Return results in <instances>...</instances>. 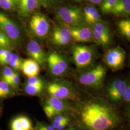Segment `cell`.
Instances as JSON below:
<instances>
[{
    "label": "cell",
    "mask_w": 130,
    "mask_h": 130,
    "mask_svg": "<svg viewBox=\"0 0 130 130\" xmlns=\"http://www.w3.org/2000/svg\"><path fill=\"white\" fill-rule=\"evenodd\" d=\"M57 19L69 28L82 26L84 21V13L77 6H66L58 10L56 13Z\"/></svg>",
    "instance_id": "7a4b0ae2"
},
{
    "label": "cell",
    "mask_w": 130,
    "mask_h": 130,
    "mask_svg": "<svg viewBox=\"0 0 130 130\" xmlns=\"http://www.w3.org/2000/svg\"><path fill=\"white\" fill-rule=\"evenodd\" d=\"M0 7L5 10H11L15 7L13 0H0Z\"/></svg>",
    "instance_id": "83f0119b"
},
{
    "label": "cell",
    "mask_w": 130,
    "mask_h": 130,
    "mask_svg": "<svg viewBox=\"0 0 130 130\" xmlns=\"http://www.w3.org/2000/svg\"><path fill=\"white\" fill-rule=\"evenodd\" d=\"M10 93V85L3 80L0 82V98L7 97Z\"/></svg>",
    "instance_id": "484cf974"
},
{
    "label": "cell",
    "mask_w": 130,
    "mask_h": 130,
    "mask_svg": "<svg viewBox=\"0 0 130 130\" xmlns=\"http://www.w3.org/2000/svg\"><path fill=\"white\" fill-rule=\"evenodd\" d=\"M110 13L116 15L129 14L130 13V0H127L124 4L120 6H114Z\"/></svg>",
    "instance_id": "ac0fdd59"
},
{
    "label": "cell",
    "mask_w": 130,
    "mask_h": 130,
    "mask_svg": "<svg viewBox=\"0 0 130 130\" xmlns=\"http://www.w3.org/2000/svg\"><path fill=\"white\" fill-rule=\"evenodd\" d=\"M79 120L85 130H108L120 122L116 109L102 99L84 102L79 107Z\"/></svg>",
    "instance_id": "6da1fadb"
},
{
    "label": "cell",
    "mask_w": 130,
    "mask_h": 130,
    "mask_svg": "<svg viewBox=\"0 0 130 130\" xmlns=\"http://www.w3.org/2000/svg\"><path fill=\"white\" fill-rule=\"evenodd\" d=\"M118 27L122 35L128 40L130 39V20L129 19L121 20L118 23Z\"/></svg>",
    "instance_id": "ffe728a7"
},
{
    "label": "cell",
    "mask_w": 130,
    "mask_h": 130,
    "mask_svg": "<svg viewBox=\"0 0 130 130\" xmlns=\"http://www.w3.org/2000/svg\"><path fill=\"white\" fill-rule=\"evenodd\" d=\"M93 51L90 47L77 45L72 50L73 60L78 68H84L90 65L93 59Z\"/></svg>",
    "instance_id": "52a82bcc"
},
{
    "label": "cell",
    "mask_w": 130,
    "mask_h": 130,
    "mask_svg": "<svg viewBox=\"0 0 130 130\" xmlns=\"http://www.w3.org/2000/svg\"><path fill=\"white\" fill-rule=\"evenodd\" d=\"M38 0H20L19 2L18 13L21 18H26L31 14L38 7Z\"/></svg>",
    "instance_id": "9a60e30c"
},
{
    "label": "cell",
    "mask_w": 130,
    "mask_h": 130,
    "mask_svg": "<svg viewBox=\"0 0 130 130\" xmlns=\"http://www.w3.org/2000/svg\"><path fill=\"white\" fill-rule=\"evenodd\" d=\"M125 51L120 47L112 48L108 49L104 56L105 63L112 70L121 69L125 60Z\"/></svg>",
    "instance_id": "5b68a950"
},
{
    "label": "cell",
    "mask_w": 130,
    "mask_h": 130,
    "mask_svg": "<svg viewBox=\"0 0 130 130\" xmlns=\"http://www.w3.org/2000/svg\"><path fill=\"white\" fill-rule=\"evenodd\" d=\"M70 109V105L65 100L54 97L47 99L43 107L44 113L49 119L61 115Z\"/></svg>",
    "instance_id": "ba28073f"
},
{
    "label": "cell",
    "mask_w": 130,
    "mask_h": 130,
    "mask_svg": "<svg viewBox=\"0 0 130 130\" xmlns=\"http://www.w3.org/2000/svg\"><path fill=\"white\" fill-rule=\"evenodd\" d=\"M11 130H32V124L30 120L25 116L14 118L10 123Z\"/></svg>",
    "instance_id": "2e32d148"
},
{
    "label": "cell",
    "mask_w": 130,
    "mask_h": 130,
    "mask_svg": "<svg viewBox=\"0 0 130 130\" xmlns=\"http://www.w3.org/2000/svg\"><path fill=\"white\" fill-rule=\"evenodd\" d=\"M72 39L68 27L57 26L54 28L52 34V43L57 46H64L69 43Z\"/></svg>",
    "instance_id": "7c38bea8"
},
{
    "label": "cell",
    "mask_w": 130,
    "mask_h": 130,
    "mask_svg": "<svg viewBox=\"0 0 130 130\" xmlns=\"http://www.w3.org/2000/svg\"><path fill=\"white\" fill-rule=\"evenodd\" d=\"M38 130H44L41 126L40 125V124L38 125Z\"/></svg>",
    "instance_id": "f35d334b"
},
{
    "label": "cell",
    "mask_w": 130,
    "mask_h": 130,
    "mask_svg": "<svg viewBox=\"0 0 130 130\" xmlns=\"http://www.w3.org/2000/svg\"><path fill=\"white\" fill-rule=\"evenodd\" d=\"M47 91L52 97L66 100L75 98L74 89L70 84L63 81L54 82L49 84Z\"/></svg>",
    "instance_id": "277c9868"
},
{
    "label": "cell",
    "mask_w": 130,
    "mask_h": 130,
    "mask_svg": "<svg viewBox=\"0 0 130 130\" xmlns=\"http://www.w3.org/2000/svg\"><path fill=\"white\" fill-rule=\"evenodd\" d=\"M100 19V15L99 14L98 10H96L86 22L90 25H93L95 23L99 21Z\"/></svg>",
    "instance_id": "f546056e"
},
{
    "label": "cell",
    "mask_w": 130,
    "mask_h": 130,
    "mask_svg": "<svg viewBox=\"0 0 130 130\" xmlns=\"http://www.w3.org/2000/svg\"><path fill=\"white\" fill-rule=\"evenodd\" d=\"M27 84L29 85H43V83L41 79L35 77H29L27 80Z\"/></svg>",
    "instance_id": "4dcf8cb0"
},
{
    "label": "cell",
    "mask_w": 130,
    "mask_h": 130,
    "mask_svg": "<svg viewBox=\"0 0 130 130\" xmlns=\"http://www.w3.org/2000/svg\"><path fill=\"white\" fill-rule=\"evenodd\" d=\"M127 85L125 81L121 79H116L108 84L107 93L111 101L115 103L121 101Z\"/></svg>",
    "instance_id": "8fae6325"
},
{
    "label": "cell",
    "mask_w": 130,
    "mask_h": 130,
    "mask_svg": "<svg viewBox=\"0 0 130 130\" xmlns=\"http://www.w3.org/2000/svg\"><path fill=\"white\" fill-rule=\"evenodd\" d=\"M6 50L7 49L5 48H0V57H1L2 56L4 55Z\"/></svg>",
    "instance_id": "74e56055"
},
{
    "label": "cell",
    "mask_w": 130,
    "mask_h": 130,
    "mask_svg": "<svg viewBox=\"0 0 130 130\" xmlns=\"http://www.w3.org/2000/svg\"><path fill=\"white\" fill-rule=\"evenodd\" d=\"M43 85H29L27 84L25 86V91L28 94L36 95L42 93Z\"/></svg>",
    "instance_id": "7402d4cb"
},
{
    "label": "cell",
    "mask_w": 130,
    "mask_h": 130,
    "mask_svg": "<svg viewBox=\"0 0 130 130\" xmlns=\"http://www.w3.org/2000/svg\"><path fill=\"white\" fill-rule=\"evenodd\" d=\"M40 125L41 126L44 130H54V129L53 128V127L51 126L47 125L46 124H40Z\"/></svg>",
    "instance_id": "e575fe53"
},
{
    "label": "cell",
    "mask_w": 130,
    "mask_h": 130,
    "mask_svg": "<svg viewBox=\"0 0 130 130\" xmlns=\"http://www.w3.org/2000/svg\"><path fill=\"white\" fill-rule=\"evenodd\" d=\"M12 54L11 52L7 49L4 55L0 57V64L3 66L8 64Z\"/></svg>",
    "instance_id": "f1b7e54d"
},
{
    "label": "cell",
    "mask_w": 130,
    "mask_h": 130,
    "mask_svg": "<svg viewBox=\"0 0 130 130\" xmlns=\"http://www.w3.org/2000/svg\"><path fill=\"white\" fill-rule=\"evenodd\" d=\"M20 0H13V1L14 2V3H15V4H17V3H19V2H20Z\"/></svg>",
    "instance_id": "ab89813d"
},
{
    "label": "cell",
    "mask_w": 130,
    "mask_h": 130,
    "mask_svg": "<svg viewBox=\"0 0 130 130\" xmlns=\"http://www.w3.org/2000/svg\"><path fill=\"white\" fill-rule=\"evenodd\" d=\"M93 30H94L100 33L107 37L111 38V35L109 28L107 24L105 23V22L99 21L93 24Z\"/></svg>",
    "instance_id": "d6986e66"
},
{
    "label": "cell",
    "mask_w": 130,
    "mask_h": 130,
    "mask_svg": "<svg viewBox=\"0 0 130 130\" xmlns=\"http://www.w3.org/2000/svg\"><path fill=\"white\" fill-rule=\"evenodd\" d=\"M21 70L24 74L28 77L37 76L40 72L39 65L32 59H25L23 61Z\"/></svg>",
    "instance_id": "e0dca14e"
},
{
    "label": "cell",
    "mask_w": 130,
    "mask_h": 130,
    "mask_svg": "<svg viewBox=\"0 0 130 130\" xmlns=\"http://www.w3.org/2000/svg\"><path fill=\"white\" fill-rule=\"evenodd\" d=\"M14 72L12 69H11L9 67H5V68L3 69L2 74V80L6 82L7 84H9L10 80L12 79Z\"/></svg>",
    "instance_id": "d4e9b609"
},
{
    "label": "cell",
    "mask_w": 130,
    "mask_h": 130,
    "mask_svg": "<svg viewBox=\"0 0 130 130\" xmlns=\"http://www.w3.org/2000/svg\"><path fill=\"white\" fill-rule=\"evenodd\" d=\"M23 61V60H22L18 54L12 53L10 57L8 64L13 68V69L18 70H21Z\"/></svg>",
    "instance_id": "44dd1931"
},
{
    "label": "cell",
    "mask_w": 130,
    "mask_h": 130,
    "mask_svg": "<svg viewBox=\"0 0 130 130\" xmlns=\"http://www.w3.org/2000/svg\"><path fill=\"white\" fill-rule=\"evenodd\" d=\"M27 52L28 55L39 65L45 64L46 61L45 54L36 41L31 40L29 42L27 46Z\"/></svg>",
    "instance_id": "4fadbf2b"
},
{
    "label": "cell",
    "mask_w": 130,
    "mask_h": 130,
    "mask_svg": "<svg viewBox=\"0 0 130 130\" xmlns=\"http://www.w3.org/2000/svg\"><path fill=\"white\" fill-rule=\"evenodd\" d=\"M118 0H104L101 5V10L103 13H110L116 5Z\"/></svg>",
    "instance_id": "603a6c76"
},
{
    "label": "cell",
    "mask_w": 130,
    "mask_h": 130,
    "mask_svg": "<svg viewBox=\"0 0 130 130\" xmlns=\"http://www.w3.org/2000/svg\"><path fill=\"white\" fill-rule=\"evenodd\" d=\"M29 27L35 36L38 37H44L49 32L50 24L44 15L37 13L30 19Z\"/></svg>",
    "instance_id": "30bf717a"
},
{
    "label": "cell",
    "mask_w": 130,
    "mask_h": 130,
    "mask_svg": "<svg viewBox=\"0 0 130 130\" xmlns=\"http://www.w3.org/2000/svg\"><path fill=\"white\" fill-rule=\"evenodd\" d=\"M126 102H129L130 101V85H127L125 91L124 92L123 98Z\"/></svg>",
    "instance_id": "836d02e7"
},
{
    "label": "cell",
    "mask_w": 130,
    "mask_h": 130,
    "mask_svg": "<svg viewBox=\"0 0 130 130\" xmlns=\"http://www.w3.org/2000/svg\"><path fill=\"white\" fill-rule=\"evenodd\" d=\"M106 74L105 68L98 65L79 76V83L82 85L93 88H98L102 84Z\"/></svg>",
    "instance_id": "3957f363"
},
{
    "label": "cell",
    "mask_w": 130,
    "mask_h": 130,
    "mask_svg": "<svg viewBox=\"0 0 130 130\" xmlns=\"http://www.w3.org/2000/svg\"><path fill=\"white\" fill-rule=\"evenodd\" d=\"M12 42L0 29V48H8L11 46Z\"/></svg>",
    "instance_id": "4316f807"
},
{
    "label": "cell",
    "mask_w": 130,
    "mask_h": 130,
    "mask_svg": "<svg viewBox=\"0 0 130 130\" xmlns=\"http://www.w3.org/2000/svg\"><path fill=\"white\" fill-rule=\"evenodd\" d=\"M19 82H20V77L19 75L17 73L14 72L12 79L10 80L9 85L10 86H11L14 88H17L19 86Z\"/></svg>",
    "instance_id": "1f68e13d"
},
{
    "label": "cell",
    "mask_w": 130,
    "mask_h": 130,
    "mask_svg": "<svg viewBox=\"0 0 130 130\" xmlns=\"http://www.w3.org/2000/svg\"><path fill=\"white\" fill-rule=\"evenodd\" d=\"M77 130L75 128H73V127H71V128H69L68 130Z\"/></svg>",
    "instance_id": "60d3db41"
},
{
    "label": "cell",
    "mask_w": 130,
    "mask_h": 130,
    "mask_svg": "<svg viewBox=\"0 0 130 130\" xmlns=\"http://www.w3.org/2000/svg\"><path fill=\"white\" fill-rule=\"evenodd\" d=\"M71 35V37L78 42L92 41L93 39L92 30L86 27H78L68 28Z\"/></svg>",
    "instance_id": "5bb4252c"
},
{
    "label": "cell",
    "mask_w": 130,
    "mask_h": 130,
    "mask_svg": "<svg viewBox=\"0 0 130 130\" xmlns=\"http://www.w3.org/2000/svg\"><path fill=\"white\" fill-rule=\"evenodd\" d=\"M76 1H82V0H76Z\"/></svg>",
    "instance_id": "b9f144b4"
},
{
    "label": "cell",
    "mask_w": 130,
    "mask_h": 130,
    "mask_svg": "<svg viewBox=\"0 0 130 130\" xmlns=\"http://www.w3.org/2000/svg\"><path fill=\"white\" fill-rule=\"evenodd\" d=\"M70 118L66 115H59L54 117L52 123V127L54 129L57 130L58 128L66 121H70Z\"/></svg>",
    "instance_id": "cb8c5ba5"
},
{
    "label": "cell",
    "mask_w": 130,
    "mask_h": 130,
    "mask_svg": "<svg viewBox=\"0 0 130 130\" xmlns=\"http://www.w3.org/2000/svg\"></svg>",
    "instance_id": "7bdbcfd3"
},
{
    "label": "cell",
    "mask_w": 130,
    "mask_h": 130,
    "mask_svg": "<svg viewBox=\"0 0 130 130\" xmlns=\"http://www.w3.org/2000/svg\"><path fill=\"white\" fill-rule=\"evenodd\" d=\"M90 2L91 3L95 4H99L101 3H102L103 1L104 0H89Z\"/></svg>",
    "instance_id": "8d00e7d4"
},
{
    "label": "cell",
    "mask_w": 130,
    "mask_h": 130,
    "mask_svg": "<svg viewBox=\"0 0 130 130\" xmlns=\"http://www.w3.org/2000/svg\"><path fill=\"white\" fill-rule=\"evenodd\" d=\"M69 122H70V121H66L65 122L63 123L58 128V129H57V130H64V129L65 128V127L69 124Z\"/></svg>",
    "instance_id": "d590c367"
},
{
    "label": "cell",
    "mask_w": 130,
    "mask_h": 130,
    "mask_svg": "<svg viewBox=\"0 0 130 130\" xmlns=\"http://www.w3.org/2000/svg\"><path fill=\"white\" fill-rule=\"evenodd\" d=\"M59 1V0H38L39 3L46 8L55 5Z\"/></svg>",
    "instance_id": "d6a6232c"
},
{
    "label": "cell",
    "mask_w": 130,
    "mask_h": 130,
    "mask_svg": "<svg viewBox=\"0 0 130 130\" xmlns=\"http://www.w3.org/2000/svg\"><path fill=\"white\" fill-rule=\"evenodd\" d=\"M0 29L14 43L19 42L21 33L19 26L6 14L0 12Z\"/></svg>",
    "instance_id": "8992f818"
},
{
    "label": "cell",
    "mask_w": 130,
    "mask_h": 130,
    "mask_svg": "<svg viewBox=\"0 0 130 130\" xmlns=\"http://www.w3.org/2000/svg\"><path fill=\"white\" fill-rule=\"evenodd\" d=\"M48 68L52 74L60 76L67 72L68 64L64 57L56 52L51 53L47 58Z\"/></svg>",
    "instance_id": "9c48e42d"
}]
</instances>
